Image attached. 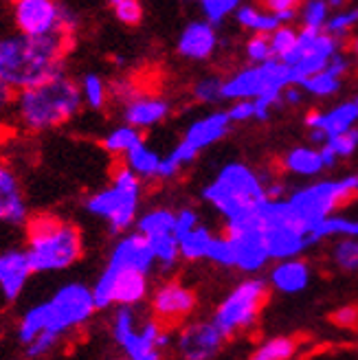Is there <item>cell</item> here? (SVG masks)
Listing matches in <instances>:
<instances>
[{"mask_svg": "<svg viewBox=\"0 0 358 360\" xmlns=\"http://www.w3.org/2000/svg\"><path fill=\"white\" fill-rule=\"evenodd\" d=\"M73 35H27L18 29L0 31V82L15 93L64 73L66 53Z\"/></svg>", "mask_w": 358, "mask_h": 360, "instance_id": "obj_1", "label": "cell"}, {"mask_svg": "<svg viewBox=\"0 0 358 360\" xmlns=\"http://www.w3.org/2000/svg\"><path fill=\"white\" fill-rule=\"evenodd\" d=\"M97 310L93 285H86L84 281H66L56 288L49 299L31 303L18 316L15 340L27 345L42 332H53L66 338L86 328Z\"/></svg>", "mask_w": 358, "mask_h": 360, "instance_id": "obj_2", "label": "cell"}, {"mask_svg": "<svg viewBox=\"0 0 358 360\" xmlns=\"http://www.w3.org/2000/svg\"><path fill=\"white\" fill-rule=\"evenodd\" d=\"M84 108L79 82L58 73L15 93L11 121L27 132H51L73 121Z\"/></svg>", "mask_w": 358, "mask_h": 360, "instance_id": "obj_3", "label": "cell"}, {"mask_svg": "<svg viewBox=\"0 0 358 360\" xmlns=\"http://www.w3.org/2000/svg\"><path fill=\"white\" fill-rule=\"evenodd\" d=\"M25 250L35 275L62 273L84 255L82 231L58 215H31L25 224Z\"/></svg>", "mask_w": 358, "mask_h": 360, "instance_id": "obj_4", "label": "cell"}, {"mask_svg": "<svg viewBox=\"0 0 358 360\" xmlns=\"http://www.w3.org/2000/svg\"><path fill=\"white\" fill-rule=\"evenodd\" d=\"M139 205H141V178L128 167L119 165L113 174L108 187H103L86 198L84 209L88 215L99 218L108 224L110 233L128 231L136 224L139 218Z\"/></svg>", "mask_w": 358, "mask_h": 360, "instance_id": "obj_5", "label": "cell"}, {"mask_svg": "<svg viewBox=\"0 0 358 360\" xmlns=\"http://www.w3.org/2000/svg\"><path fill=\"white\" fill-rule=\"evenodd\" d=\"M158 319H141L136 305H117L110 321L115 345L130 360H158L160 352L170 347L172 336Z\"/></svg>", "mask_w": 358, "mask_h": 360, "instance_id": "obj_6", "label": "cell"}, {"mask_svg": "<svg viewBox=\"0 0 358 360\" xmlns=\"http://www.w3.org/2000/svg\"><path fill=\"white\" fill-rule=\"evenodd\" d=\"M203 198L229 220L242 211L257 207L268 195L262 178L248 165L229 163L218 172L216 180L203 189Z\"/></svg>", "mask_w": 358, "mask_h": 360, "instance_id": "obj_7", "label": "cell"}, {"mask_svg": "<svg viewBox=\"0 0 358 360\" xmlns=\"http://www.w3.org/2000/svg\"><path fill=\"white\" fill-rule=\"evenodd\" d=\"M356 195H358L356 174H350L341 180H321V183L297 189L288 198V202L297 215L299 224L310 236L312 229L321 220H326L328 215L347 205Z\"/></svg>", "mask_w": 358, "mask_h": 360, "instance_id": "obj_8", "label": "cell"}, {"mask_svg": "<svg viewBox=\"0 0 358 360\" xmlns=\"http://www.w3.org/2000/svg\"><path fill=\"white\" fill-rule=\"evenodd\" d=\"M260 213L264 222V240L271 259L281 262V259L299 257L312 244L310 236L299 224L288 200L266 198L260 205Z\"/></svg>", "mask_w": 358, "mask_h": 360, "instance_id": "obj_9", "label": "cell"}, {"mask_svg": "<svg viewBox=\"0 0 358 360\" xmlns=\"http://www.w3.org/2000/svg\"><path fill=\"white\" fill-rule=\"evenodd\" d=\"M268 297V283L260 277H250L238 283L224 301L213 312V323L224 334V338H234L240 332H246L255 326V321L264 308Z\"/></svg>", "mask_w": 358, "mask_h": 360, "instance_id": "obj_10", "label": "cell"}, {"mask_svg": "<svg viewBox=\"0 0 358 360\" xmlns=\"http://www.w3.org/2000/svg\"><path fill=\"white\" fill-rule=\"evenodd\" d=\"M11 25L27 35L68 33L73 35L79 20L58 0H15L11 3Z\"/></svg>", "mask_w": 358, "mask_h": 360, "instance_id": "obj_11", "label": "cell"}, {"mask_svg": "<svg viewBox=\"0 0 358 360\" xmlns=\"http://www.w3.org/2000/svg\"><path fill=\"white\" fill-rule=\"evenodd\" d=\"M260 205L229 218L224 226V236L236 246L238 268L244 270V273H257L271 259L264 240V222H262Z\"/></svg>", "mask_w": 358, "mask_h": 360, "instance_id": "obj_12", "label": "cell"}, {"mask_svg": "<svg viewBox=\"0 0 358 360\" xmlns=\"http://www.w3.org/2000/svg\"><path fill=\"white\" fill-rule=\"evenodd\" d=\"M148 290V273L117 268L113 264H106V268L101 270V275L93 285L99 310L117 308V305H139L146 301Z\"/></svg>", "mask_w": 358, "mask_h": 360, "instance_id": "obj_13", "label": "cell"}, {"mask_svg": "<svg viewBox=\"0 0 358 360\" xmlns=\"http://www.w3.org/2000/svg\"><path fill=\"white\" fill-rule=\"evenodd\" d=\"M334 53H338V38L324 29L303 27L295 49L279 60L293 66V84H299L319 70H324Z\"/></svg>", "mask_w": 358, "mask_h": 360, "instance_id": "obj_14", "label": "cell"}, {"mask_svg": "<svg viewBox=\"0 0 358 360\" xmlns=\"http://www.w3.org/2000/svg\"><path fill=\"white\" fill-rule=\"evenodd\" d=\"M35 270L25 246H9L0 250V308L20 301Z\"/></svg>", "mask_w": 358, "mask_h": 360, "instance_id": "obj_15", "label": "cell"}, {"mask_svg": "<svg viewBox=\"0 0 358 360\" xmlns=\"http://www.w3.org/2000/svg\"><path fill=\"white\" fill-rule=\"evenodd\" d=\"M224 340L226 338L218 330L216 323L198 321L183 328V332L176 338V347H178V354L187 360H209L213 356H218Z\"/></svg>", "mask_w": 358, "mask_h": 360, "instance_id": "obj_16", "label": "cell"}, {"mask_svg": "<svg viewBox=\"0 0 358 360\" xmlns=\"http://www.w3.org/2000/svg\"><path fill=\"white\" fill-rule=\"evenodd\" d=\"M31 218L27 193L15 169L0 160V224L25 226Z\"/></svg>", "mask_w": 358, "mask_h": 360, "instance_id": "obj_17", "label": "cell"}, {"mask_svg": "<svg viewBox=\"0 0 358 360\" xmlns=\"http://www.w3.org/2000/svg\"><path fill=\"white\" fill-rule=\"evenodd\" d=\"M196 308V295L181 281H167L158 285L152 295V312L165 326L181 323Z\"/></svg>", "mask_w": 358, "mask_h": 360, "instance_id": "obj_18", "label": "cell"}, {"mask_svg": "<svg viewBox=\"0 0 358 360\" xmlns=\"http://www.w3.org/2000/svg\"><path fill=\"white\" fill-rule=\"evenodd\" d=\"M117 268H130V270H141V273H152V268L156 264L154 250L150 240L143 236V233H123L113 246L108 262Z\"/></svg>", "mask_w": 358, "mask_h": 360, "instance_id": "obj_19", "label": "cell"}, {"mask_svg": "<svg viewBox=\"0 0 358 360\" xmlns=\"http://www.w3.org/2000/svg\"><path fill=\"white\" fill-rule=\"evenodd\" d=\"M218 46V33L216 25L209 20H193L189 22L181 35H178L176 51L178 56L191 60V62H200L213 56V51Z\"/></svg>", "mask_w": 358, "mask_h": 360, "instance_id": "obj_20", "label": "cell"}, {"mask_svg": "<svg viewBox=\"0 0 358 360\" xmlns=\"http://www.w3.org/2000/svg\"><path fill=\"white\" fill-rule=\"evenodd\" d=\"M121 105H123V121L136 125L141 130L156 128L158 123H163L170 117L172 110L167 99L156 95H143V93H136Z\"/></svg>", "mask_w": 358, "mask_h": 360, "instance_id": "obj_21", "label": "cell"}, {"mask_svg": "<svg viewBox=\"0 0 358 360\" xmlns=\"http://www.w3.org/2000/svg\"><path fill=\"white\" fill-rule=\"evenodd\" d=\"M303 123L308 125V130L310 128L326 130L328 136H334V134H341V132L356 128V123H358V95L350 101L334 105L330 112H321V110L306 112Z\"/></svg>", "mask_w": 358, "mask_h": 360, "instance_id": "obj_22", "label": "cell"}, {"mask_svg": "<svg viewBox=\"0 0 358 360\" xmlns=\"http://www.w3.org/2000/svg\"><path fill=\"white\" fill-rule=\"evenodd\" d=\"M231 123H234V121H231L229 112H222V110L205 115L200 119L191 121L183 141H187L191 148H196L200 152V150L213 146V143L222 141L231 130Z\"/></svg>", "mask_w": 358, "mask_h": 360, "instance_id": "obj_23", "label": "cell"}, {"mask_svg": "<svg viewBox=\"0 0 358 360\" xmlns=\"http://www.w3.org/2000/svg\"><path fill=\"white\" fill-rule=\"evenodd\" d=\"M271 285L283 295L303 292L310 285V266L299 257L281 259L271 273Z\"/></svg>", "mask_w": 358, "mask_h": 360, "instance_id": "obj_24", "label": "cell"}, {"mask_svg": "<svg viewBox=\"0 0 358 360\" xmlns=\"http://www.w3.org/2000/svg\"><path fill=\"white\" fill-rule=\"evenodd\" d=\"M281 165L286 172L297 174V176H317L326 169L324 156H321V148H293L288 154L281 158Z\"/></svg>", "mask_w": 358, "mask_h": 360, "instance_id": "obj_25", "label": "cell"}, {"mask_svg": "<svg viewBox=\"0 0 358 360\" xmlns=\"http://www.w3.org/2000/svg\"><path fill=\"white\" fill-rule=\"evenodd\" d=\"M160 160H163V156H160L154 148H150L146 141L136 143V146L123 156V163L128 165L141 180L158 178Z\"/></svg>", "mask_w": 358, "mask_h": 360, "instance_id": "obj_26", "label": "cell"}, {"mask_svg": "<svg viewBox=\"0 0 358 360\" xmlns=\"http://www.w3.org/2000/svg\"><path fill=\"white\" fill-rule=\"evenodd\" d=\"M236 20L240 27H244L250 33H266V35H271L281 25L275 11H271V9L262 11L253 5H240L236 11Z\"/></svg>", "mask_w": 358, "mask_h": 360, "instance_id": "obj_27", "label": "cell"}, {"mask_svg": "<svg viewBox=\"0 0 358 360\" xmlns=\"http://www.w3.org/2000/svg\"><path fill=\"white\" fill-rule=\"evenodd\" d=\"M141 141H143L141 128L130 125V123H123V125L113 128L110 132H106V136L101 139V148L113 156H125Z\"/></svg>", "mask_w": 358, "mask_h": 360, "instance_id": "obj_28", "label": "cell"}, {"mask_svg": "<svg viewBox=\"0 0 358 360\" xmlns=\"http://www.w3.org/2000/svg\"><path fill=\"white\" fill-rule=\"evenodd\" d=\"M134 226L146 238L163 236V233H174V229H176V213L165 209V207L150 209L148 213L139 215Z\"/></svg>", "mask_w": 358, "mask_h": 360, "instance_id": "obj_29", "label": "cell"}, {"mask_svg": "<svg viewBox=\"0 0 358 360\" xmlns=\"http://www.w3.org/2000/svg\"><path fill=\"white\" fill-rule=\"evenodd\" d=\"M79 90H82L84 105L91 108V110H103L106 103H108V99H110L108 82L97 73H86L79 79Z\"/></svg>", "mask_w": 358, "mask_h": 360, "instance_id": "obj_30", "label": "cell"}, {"mask_svg": "<svg viewBox=\"0 0 358 360\" xmlns=\"http://www.w3.org/2000/svg\"><path fill=\"white\" fill-rule=\"evenodd\" d=\"M211 240H213L211 231L207 226L198 224L189 233H185L183 238H178V242H181V257H185L187 262L207 259V250H209Z\"/></svg>", "mask_w": 358, "mask_h": 360, "instance_id": "obj_31", "label": "cell"}, {"mask_svg": "<svg viewBox=\"0 0 358 360\" xmlns=\"http://www.w3.org/2000/svg\"><path fill=\"white\" fill-rule=\"evenodd\" d=\"M196 156H198V150L191 148L187 141H181L178 146L167 154L163 156V160H160V169H158V178L163 180H172L178 176V172H181L185 165L193 163Z\"/></svg>", "mask_w": 358, "mask_h": 360, "instance_id": "obj_32", "label": "cell"}, {"mask_svg": "<svg viewBox=\"0 0 358 360\" xmlns=\"http://www.w3.org/2000/svg\"><path fill=\"white\" fill-rule=\"evenodd\" d=\"M150 244H152V250H154V257H156V264L160 268H174L178 257H181V242H178L176 233H163V236H154V238H148Z\"/></svg>", "mask_w": 358, "mask_h": 360, "instance_id": "obj_33", "label": "cell"}, {"mask_svg": "<svg viewBox=\"0 0 358 360\" xmlns=\"http://www.w3.org/2000/svg\"><path fill=\"white\" fill-rule=\"evenodd\" d=\"M297 340L290 336H275L268 338L253 352L255 360H290L297 354Z\"/></svg>", "mask_w": 358, "mask_h": 360, "instance_id": "obj_34", "label": "cell"}, {"mask_svg": "<svg viewBox=\"0 0 358 360\" xmlns=\"http://www.w3.org/2000/svg\"><path fill=\"white\" fill-rule=\"evenodd\" d=\"M332 262L343 273H358V238L345 236L332 246Z\"/></svg>", "mask_w": 358, "mask_h": 360, "instance_id": "obj_35", "label": "cell"}, {"mask_svg": "<svg viewBox=\"0 0 358 360\" xmlns=\"http://www.w3.org/2000/svg\"><path fill=\"white\" fill-rule=\"evenodd\" d=\"M299 86L312 97H332V95L338 93V90H341V77L332 75L330 70L324 68V70H319V73L301 79Z\"/></svg>", "mask_w": 358, "mask_h": 360, "instance_id": "obj_36", "label": "cell"}, {"mask_svg": "<svg viewBox=\"0 0 358 360\" xmlns=\"http://www.w3.org/2000/svg\"><path fill=\"white\" fill-rule=\"evenodd\" d=\"M64 336L53 334V332H42L33 340H29L27 345H23V356L31 358V360H40V358H49L56 354L62 347Z\"/></svg>", "mask_w": 358, "mask_h": 360, "instance_id": "obj_37", "label": "cell"}, {"mask_svg": "<svg viewBox=\"0 0 358 360\" xmlns=\"http://www.w3.org/2000/svg\"><path fill=\"white\" fill-rule=\"evenodd\" d=\"M207 259L218 264L222 268H238V253H236V246L226 236L220 238H213L207 250Z\"/></svg>", "mask_w": 358, "mask_h": 360, "instance_id": "obj_38", "label": "cell"}, {"mask_svg": "<svg viewBox=\"0 0 358 360\" xmlns=\"http://www.w3.org/2000/svg\"><path fill=\"white\" fill-rule=\"evenodd\" d=\"M301 25L310 29H324L330 20V3L328 0H303L301 7Z\"/></svg>", "mask_w": 358, "mask_h": 360, "instance_id": "obj_39", "label": "cell"}, {"mask_svg": "<svg viewBox=\"0 0 358 360\" xmlns=\"http://www.w3.org/2000/svg\"><path fill=\"white\" fill-rule=\"evenodd\" d=\"M222 86H224V79L216 77V75H207L203 79H198L193 84V99L200 101V103H218L224 99V93H222Z\"/></svg>", "mask_w": 358, "mask_h": 360, "instance_id": "obj_40", "label": "cell"}, {"mask_svg": "<svg viewBox=\"0 0 358 360\" xmlns=\"http://www.w3.org/2000/svg\"><path fill=\"white\" fill-rule=\"evenodd\" d=\"M240 5L242 0H200L205 18L213 25H222L231 13L238 11Z\"/></svg>", "mask_w": 358, "mask_h": 360, "instance_id": "obj_41", "label": "cell"}, {"mask_svg": "<svg viewBox=\"0 0 358 360\" xmlns=\"http://www.w3.org/2000/svg\"><path fill=\"white\" fill-rule=\"evenodd\" d=\"M268 38H271V46H273L275 58H283L295 49V44L299 40V31L290 25H279L271 35H268Z\"/></svg>", "mask_w": 358, "mask_h": 360, "instance_id": "obj_42", "label": "cell"}, {"mask_svg": "<svg viewBox=\"0 0 358 360\" xmlns=\"http://www.w3.org/2000/svg\"><path fill=\"white\" fill-rule=\"evenodd\" d=\"M246 58L250 64H262L266 60L275 58L271 38H268L266 33H253V38H248L246 42Z\"/></svg>", "mask_w": 358, "mask_h": 360, "instance_id": "obj_43", "label": "cell"}, {"mask_svg": "<svg viewBox=\"0 0 358 360\" xmlns=\"http://www.w3.org/2000/svg\"><path fill=\"white\" fill-rule=\"evenodd\" d=\"M356 25H358V7L330 15V20L326 22V31L336 35V38H343V35H347Z\"/></svg>", "mask_w": 358, "mask_h": 360, "instance_id": "obj_44", "label": "cell"}, {"mask_svg": "<svg viewBox=\"0 0 358 360\" xmlns=\"http://www.w3.org/2000/svg\"><path fill=\"white\" fill-rule=\"evenodd\" d=\"M328 146L336 152L338 158H347L358 150V128H352L347 132L334 134L328 139Z\"/></svg>", "mask_w": 358, "mask_h": 360, "instance_id": "obj_45", "label": "cell"}, {"mask_svg": "<svg viewBox=\"0 0 358 360\" xmlns=\"http://www.w3.org/2000/svg\"><path fill=\"white\" fill-rule=\"evenodd\" d=\"M117 20L125 27H136L143 20V7L139 0H121L115 5Z\"/></svg>", "mask_w": 358, "mask_h": 360, "instance_id": "obj_46", "label": "cell"}, {"mask_svg": "<svg viewBox=\"0 0 358 360\" xmlns=\"http://www.w3.org/2000/svg\"><path fill=\"white\" fill-rule=\"evenodd\" d=\"M226 112H229L231 121H236V123L250 121V119H255V101L253 99H236Z\"/></svg>", "mask_w": 358, "mask_h": 360, "instance_id": "obj_47", "label": "cell"}, {"mask_svg": "<svg viewBox=\"0 0 358 360\" xmlns=\"http://www.w3.org/2000/svg\"><path fill=\"white\" fill-rule=\"evenodd\" d=\"M332 323L336 328H343V330H354L358 328V308L356 305H343L332 314Z\"/></svg>", "mask_w": 358, "mask_h": 360, "instance_id": "obj_48", "label": "cell"}, {"mask_svg": "<svg viewBox=\"0 0 358 360\" xmlns=\"http://www.w3.org/2000/svg\"><path fill=\"white\" fill-rule=\"evenodd\" d=\"M198 226V213H196L193 209H181L176 213V238H183L185 233H189L191 229Z\"/></svg>", "mask_w": 358, "mask_h": 360, "instance_id": "obj_49", "label": "cell"}, {"mask_svg": "<svg viewBox=\"0 0 358 360\" xmlns=\"http://www.w3.org/2000/svg\"><path fill=\"white\" fill-rule=\"evenodd\" d=\"M13 101H15V90L9 84L0 82V121L11 119Z\"/></svg>", "mask_w": 358, "mask_h": 360, "instance_id": "obj_50", "label": "cell"}, {"mask_svg": "<svg viewBox=\"0 0 358 360\" xmlns=\"http://www.w3.org/2000/svg\"><path fill=\"white\" fill-rule=\"evenodd\" d=\"M347 68H350V62L345 56H341V53H334L332 60L326 66V70H330V73L336 77H343V73H347Z\"/></svg>", "mask_w": 358, "mask_h": 360, "instance_id": "obj_51", "label": "cell"}, {"mask_svg": "<svg viewBox=\"0 0 358 360\" xmlns=\"http://www.w3.org/2000/svg\"><path fill=\"white\" fill-rule=\"evenodd\" d=\"M306 95H308V93H306V90H303L299 84H290V86H286V88H283V101L288 103V105H299Z\"/></svg>", "mask_w": 358, "mask_h": 360, "instance_id": "obj_52", "label": "cell"}, {"mask_svg": "<svg viewBox=\"0 0 358 360\" xmlns=\"http://www.w3.org/2000/svg\"><path fill=\"white\" fill-rule=\"evenodd\" d=\"M266 9L271 11H286V9H299V5H303V0H264Z\"/></svg>", "mask_w": 358, "mask_h": 360, "instance_id": "obj_53", "label": "cell"}, {"mask_svg": "<svg viewBox=\"0 0 358 360\" xmlns=\"http://www.w3.org/2000/svg\"><path fill=\"white\" fill-rule=\"evenodd\" d=\"M321 156H324V163H326V169H330V167H334L336 165V160H338V156H336V152L328 146H321Z\"/></svg>", "mask_w": 358, "mask_h": 360, "instance_id": "obj_54", "label": "cell"}, {"mask_svg": "<svg viewBox=\"0 0 358 360\" xmlns=\"http://www.w3.org/2000/svg\"><path fill=\"white\" fill-rule=\"evenodd\" d=\"M283 193H286L283 183H273V185H268V187H266V195H268V198H273V200H277V198H281Z\"/></svg>", "mask_w": 358, "mask_h": 360, "instance_id": "obj_55", "label": "cell"}, {"mask_svg": "<svg viewBox=\"0 0 358 360\" xmlns=\"http://www.w3.org/2000/svg\"><path fill=\"white\" fill-rule=\"evenodd\" d=\"M350 51L354 53V56H358V35H354L352 42H350Z\"/></svg>", "mask_w": 358, "mask_h": 360, "instance_id": "obj_56", "label": "cell"}, {"mask_svg": "<svg viewBox=\"0 0 358 360\" xmlns=\"http://www.w3.org/2000/svg\"><path fill=\"white\" fill-rule=\"evenodd\" d=\"M328 3H330V7L338 9V7H343V5H345V0H328Z\"/></svg>", "mask_w": 358, "mask_h": 360, "instance_id": "obj_57", "label": "cell"}, {"mask_svg": "<svg viewBox=\"0 0 358 360\" xmlns=\"http://www.w3.org/2000/svg\"><path fill=\"white\" fill-rule=\"evenodd\" d=\"M108 3H110V5H113V7H115V5H117V3H121V0H108Z\"/></svg>", "mask_w": 358, "mask_h": 360, "instance_id": "obj_58", "label": "cell"}, {"mask_svg": "<svg viewBox=\"0 0 358 360\" xmlns=\"http://www.w3.org/2000/svg\"><path fill=\"white\" fill-rule=\"evenodd\" d=\"M356 189H358V174H356Z\"/></svg>", "mask_w": 358, "mask_h": 360, "instance_id": "obj_59", "label": "cell"}, {"mask_svg": "<svg viewBox=\"0 0 358 360\" xmlns=\"http://www.w3.org/2000/svg\"><path fill=\"white\" fill-rule=\"evenodd\" d=\"M7 3H15V0H7Z\"/></svg>", "mask_w": 358, "mask_h": 360, "instance_id": "obj_60", "label": "cell"}, {"mask_svg": "<svg viewBox=\"0 0 358 360\" xmlns=\"http://www.w3.org/2000/svg\"><path fill=\"white\" fill-rule=\"evenodd\" d=\"M189 3H193V0H189Z\"/></svg>", "mask_w": 358, "mask_h": 360, "instance_id": "obj_61", "label": "cell"}]
</instances>
